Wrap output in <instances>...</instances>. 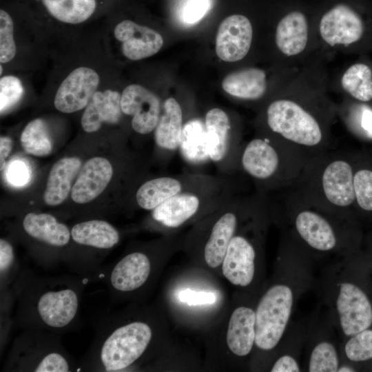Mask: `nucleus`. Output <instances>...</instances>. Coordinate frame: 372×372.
<instances>
[{
    "mask_svg": "<svg viewBox=\"0 0 372 372\" xmlns=\"http://www.w3.org/2000/svg\"><path fill=\"white\" fill-rule=\"evenodd\" d=\"M324 62L306 67L267 102L262 134L314 156L330 149L337 104L328 94Z\"/></svg>",
    "mask_w": 372,
    "mask_h": 372,
    "instance_id": "1",
    "label": "nucleus"
},
{
    "mask_svg": "<svg viewBox=\"0 0 372 372\" xmlns=\"http://www.w3.org/2000/svg\"><path fill=\"white\" fill-rule=\"evenodd\" d=\"M85 279L81 276H43L21 270L12 285L17 303L13 325L62 335L74 330L79 318Z\"/></svg>",
    "mask_w": 372,
    "mask_h": 372,
    "instance_id": "2",
    "label": "nucleus"
},
{
    "mask_svg": "<svg viewBox=\"0 0 372 372\" xmlns=\"http://www.w3.org/2000/svg\"><path fill=\"white\" fill-rule=\"evenodd\" d=\"M313 260L284 233L276 278L256 307L255 347L274 353L291 323L298 300L313 285Z\"/></svg>",
    "mask_w": 372,
    "mask_h": 372,
    "instance_id": "3",
    "label": "nucleus"
},
{
    "mask_svg": "<svg viewBox=\"0 0 372 372\" xmlns=\"http://www.w3.org/2000/svg\"><path fill=\"white\" fill-rule=\"evenodd\" d=\"M282 191L277 213L284 233L313 260H338L358 251L361 240L358 218L315 206L291 187Z\"/></svg>",
    "mask_w": 372,
    "mask_h": 372,
    "instance_id": "4",
    "label": "nucleus"
},
{
    "mask_svg": "<svg viewBox=\"0 0 372 372\" xmlns=\"http://www.w3.org/2000/svg\"><path fill=\"white\" fill-rule=\"evenodd\" d=\"M354 163L355 153L329 149L311 158L291 187L315 206L358 218L354 211Z\"/></svg>",
    "mask_w": 372,
    "mask_h": 372,
    "instance_id": "5",
    "label": "nucleus"
},
{
    "mask_svg": "<svg viewBox=\"0 0 372 372\" xmlns=\"http://www.w3.org/2000/svg\"><path fill=\"white\" fill-rule=\"evenodd\" d=\"M357 254L331 264L321 280L323 303L342 340L372 326V300L357 276Z\"/></svg>",
    "mask_w": 372,
    "mask_h": 372,
    "instance_id": "6",
    "label": "nucleus"
},
{
    "mask_svg": "<svg viewBox=\"0 0 372 372\" xmlns=\"http://www.w3.org/2000/svg\"><path fill=\"white\" fill-rule=\"evenodd\" d=\"M315 27L319 54H353L372 48V0H322Z\"/></svg>",
    "mask_w": 372,
    "mask_h": 372,
    "instance_id": "7",
    "label": "nucleus"
},
{
    "mask_svg": "<svg viewBox=\"0 0 372 372\" xmlns=\"http://www.w3.org/2000/svg\"><path fill=\"white\" fill-rule=\"evenodd\" d=\"M153 338L145 321L121 322L106 316L97 324L94 340L80 362L79 371L118 372L129 369L146 352Z\"/></svg>",
    "mask_w": 372,
    "mask_h": 372,
    "instance_id": "8",
    "label": "nucleus"
},
{
    "mask_svg": "<svg viewBox=\"0 0 372 372\" xmlns=\"http://www.w3.org/2000/svg\"><path fill=\"white\" fill-rule=\"evenodd\" d=\"M311 156L276 138L262 134L242 146L238 166L259 192L280 191L293 186Z\"/></svg>",
    "mask_w": 372,
    "mask_h": 372,
    "instance_id": "9",
    "label": "nucleus"
},
{
    "mask_svg": "<svg viewBox=\"0 0 372 372\" xmlns=\"http://www.w3.org/2000/svg\"><path fill=\"white\" fill-rule=\"evenodd\" d=\"M316 8V3L305 0L281 2L272 34L276 65L304 68L324 61L318 51Z\"/></svg>",
    "mask_w": 372,
    "mask_h": 372,
    "instance_id": "10",
    "label": "nucleus"
},
{
    "mask_svg": "<svg viewBox=\"0 0 372 372\" xmlns=\"http://www.w3.org/2000/svg\"><path fill=\"white\" fill-rule=\"evenodd\" d=\"M61 334L23 329L14 338L2 368L6 372H70L79 370L62 344Z\"/></svg>",
    "mask_w": 372,
    "mask_h": 372,
    "instance_id": "11",
    "label": "nucleus"
},
{
    "mask_svg": "<svg viewBox=\"0 0 372 372\" xmlns=\"http://www.w3.org/2000/svg\"><path fill=\"white\" fill-rule=\"evenodd\" d=\"M70 231V242L78 249L68 251L64 262L85 279L96 275L104 254L119 242L118 231L107 221L92 219L75 224Z\"/></svg>",
    "mask_w": 372,
    "mask_h": 372,
    "instance_id": "12",
    "label": "nucleus"
},
{
    "mask_svg": "<svg viewBox=\"0 0 372 372\" xmlns=\"http://www.w3.org/2000/svg\"><path fill=\"white\" fill-rule=\"evenodd\" d=\"M229 192L218 181L207 177L196 185L173 196L152 210V218L164 227L176 228L195 216L205 207L220 205Z\"/></svg>",
    "mask_w": 372,
    "mask_h": 372,
    "instance_id": "13",
    "label": "nucleus"
},
{
    "mask_svg": "<svg viewBox=\"0 0 372 372\" xmlns=\"http://www.w3.org/2000/svg\"><path fill=\"white\" fill-rule=\"evenodd\" d=\"M21 230L30 240L39 245L34 257L37 264L52 269L64 261L71 240L68 227L46 213H28L22 219Z\"/></svg>",
    "mask_w": 372,
    "mask_h": 372,
    "instance_id": "14",
    "label": "nucleus"
},
{
    "mask_svg": "<svg viewBox=\"0 0 372 372\" xmlns=\"http://www.w3.org/2000/svg\"><path fill=\"white\" fill-rule=\"evenodd\" d=\"M335 329L329 315L324 324L316 318L310 320L304 347L302 371L308 372H337L341 364L340 342L333 336Z\"/></svg>",
    "mask_w": 372,
    "mask_h": 372,
    "instance_id": "15",
    "label": "nucleus"
},
{
    "mask_svg": "<svg viewBox=\"0 0 372 372\" xmlns=\"http://www.w3.org/2000/svg\"><path fill=\"white\" fill-rule=\"evenodd\" d=\"M205 130L208 158L214 163L233 167L238 165L242 146L231 138V125L228 114L215 107L205 114Z\"/></svg>",
    "mask_w": 372,
    "mask_h": 372,
    "instance_id": "16",
    "label": "nucleus"
},
{
    "mask_svg": "<svg viewBox=\"0 0 372 372\" xmlns=\"http://www.w3.org/2000/svg\"><path fill=\"white\" fill-rule=\"evenodd\" d=\"M152 269V261L146 254L132 251L106 270L104 282L113 296L134 292L146 284Z\"/></svg>",
    "mask_w": 372,
    "mask_h": 372,
    "instance_id": "17",
    "label": "nucleus"
},
{
    "mask_svg": "<svg viewBox=\"0 0 372 372\" xmlns=\"http://www.w3.org/2000/svg\"><path fill=\"white\" fill-rule=\"evenodd\" d=\"M253 39L251 19L242 14H231L220 24L216 37V53L226 62L241 61L250 52Z\"/></svg>",
    "mask_w": 372,
    "mask_h": 372,
    "instance_id": "18",
    "label": "nucleus"
},
{
    "mask_svg": "<svg viewBox=\"0 0 372 372\" xmlns=\"http://www.w3.org/2000/svg\"><path fill=\"white\" fill-rule=\"evenodd\" d=\"M110 0H21V5L41 16L64 24H81L108 8Z\"/></svg>",
    "mask_w": 372,
    "mask_h": 372,
    "instance_id": "19",
    "label": "nucleus"
},
{
    "mask_svg": "<svg viewBox=\"0 0 372 372\" xmlns=\"http://www.w3.org/2000/svg\"><path fill=\"white\" fill-rule=\"evenodd\" d=\"M100 82L92 68L81 66L73 70L60 84L54 99L55 108L63 113L79 111L90 103Z\"/></svg>",
    "mask_w": 372,
    "mask_h": 372,
    "instance_id": "20",
    "label": "nucleus"
},
{
    "mask_svg": "<svg viewBox=\"0 0 372 372\" xmlns=\"http://www.w3.org/2000/svg\"><path fill=\"white\" fill-rule=\"evenodd\" d=\"M121 107L123 114L132 116V127L141 134H147L155 130L161 113L158 97L138 84L129 85L123 90Z\"/></svg>",
    "mask_w": 372,
    "mask_h": 372,
    "instance_id": "21",
    "label": "nucleus"
},
{
    "mask_svg": "<svg viewBox=\"0 0 372 372\" xmlns=\"http://www.w3.org/2000/svg\"><path fill=\"white\" fill-rule=\"evenodd\" d=\"M257 256L255 242L247 235L236 234L223 261V276L234 285L249 286L256 276Z\"/></svg>",
    "mask_w": 372,
    "mask_h": 372,
    "instance_id": "22",
    "label": "nucleus"
},
{
    "mask_svg": "<svg viewBox=\"0 0 372 372\" xmlns=\"http://www.w3.org/2000/svg\"><path fill=\"white\" fill-rule=\"evenodd\" d=\"M114 34L121 43L123 55L132 61L152 56L163 45V37L158 32L130 19H123L117 23Z\"/></svg>",
    "mask_w": 372,
    "mask_h": 372,
    "instance_id": "23",
    "label": "nucleus"
},
{
    "mask_svg": "<svg viewBox=\"0 0 372 372\" xmlns=\"http://www.w3.org/2000/svg\"><path fill=\"white\" fill-rule=\"evenodd\" d=\"M206 178L189 175L167 176L149 180L136 191V203L141 208L152 211L169 198L196 185Z\"/></svg>",
    "mask_w": 372,
    "mask_h": 372,
    "instance_id": "24",
    "label": "nucleus"
},
{
    "mask_svg": "<svg viewBox=\"0 0 372 372\" xmlns=\"http://www.w3.org/2000/svg\"><path fill=\"white\" fill-rule=\"evenodd\" d=\"M225 92L247 102H258L271 92L269 74L256 67L242 68L227 74L222 82Z\"/></svg>",
    "mask_w": 372,
    "mask_h": 372,
    "instance_id": "25",
    "label": "nucleus"
},
{
    "mask_svg": "<svg viewBox=\"0 0 372 372\" xmlns=\"http://www.w3.org/2000/svg\"><path fill=\"white\" fill-rule=\"evenodd\" d=\"M111 163L103 157L87 160L79 172L71 191L72 199L76 203H87L98 197L112 179Z\"/></svg>",
    "mask_w": 372,
    "mask_h": 372,
    "instance_id": "26",
    "label": "nucleus"
},
{
    "mask_svg": "<svg viewBox=\"0 0 372 372\" xmlns=\"http://www.w3.org/2000/svg\"><path fill=\"white\" fill-rule=\"evenodd\" d=\"M310 320L291 323L276 351L271 372H300L302 371L301 357L304 353Z\"/></svg>",
    "mask_w": 372,
    "mask_h": 372,
    "instance_id": "27",
    "label": "nucleus"
},
{
    "mask_svg": "<svg viewBox=\"0 0 372 372\" xmlns=\"http://www.w3.org/2000/svg\"><path fill=\"white\" fill-rule=\"evenodd\" d=\"M121 94L114 90L96 91L82 115L81 124L88 133L99 130L103 123H118L122 116Z\"/></svg>",
    "mask_w": 372,
    "mask_h": 372,
    "instance_id": "28",
    "label": "nucleus"
},
{
    "mask_svg": "<svg viewBox=\"0 0 372 372\" xmlns=\"http://www.w3.org/2000/svg\"><path fill=\"white\" fill-rule=\"evenodd\" d=\"M256 309L240 306L232 312L227 332L229 350L238 357L249 355L255 346Z\"/></svg>",
    "mask_w": 372,
    "mask_h": 372,
    "instance_id": "29",
    "label": "nucleus"
},
{
    "mask_svg": "<svg viewBox=\"0 0 372 372\" xmlns=\"http://www.w3.org/2000/svg\"><path fill=\"white\" fill-rule=\"evenodd\" d=\"M336 84L344 97L372 103V62L360 59L348 65L341 71Z\"/></svg>",
    "mask_w": 372,
    "mask_h": 372,
    "instance_id": "30",
    "label": "nucleus"
},
{
    "mask_svg": "<svg viewBox=\"0 0 372 372\" xmlns=\"http://www.w3.org/2000/svg\"><path fill=\"white\" fill-rule=\"evenodd\" d=\"M183 121V111L178 102L172 97L167 99L154 130V139L158 147L172 153L180 147Z\"/></svg>",
    "mask_w": 372,
    "mask_h": 372,
    "instance_id": "31",
    "label": "nucleus"
},
{
    "mask_svg": "<svg viewBox=\"0 0 372 372\" xmlns=\"http://www.w3.org/2000/svg\"><path fill=\"white\" fill-rule=\"evenodd\" d=\"M81 165V161L77 157H65L55 163L50 172L43 194L48 205L56 206L66 199Z\"/></svg>",
    "mask_w": 372,
    "mask_h": 372,
    "instance_id": "32",
    "label": "nucleus"
},
{
    "mask_svg": "<svg viewBox=\"0 0 372 372\" xmlns=\"http://www.w3.org/2000/svg\"><path fill=\"white\" fill-rule=\"evenodd\" d=\"M337 116L346 128L362 141L372 143V105L347 97L337 104Z\"/></svg>",
    "mask_w": 372,
    "mask_h": 372,
    "instance_id": "33",
    "label": "nucleus"
},
{
    "mask_svg": "<svg viewBox=\"0 0 372 372\" xmlns=\"http://www.w3.org/2000/svg\"><path fill=\"white\" fill-rule=\"evenodd\" d=\"M353 187L357 218H372V153L355 154Z\"/></svg>",
    "mask_w": 372,
    "mask_h": 372,
    "instance_id": "34",
    "label": "nucleus"
},
{
    "mask_svg": "<svg viewBox=\"0 0 372 372\" xmlns=\"http://www.w3.org/2000/svg\"><path fill=\"white\" fill-rule=\"evenodd\" d=\"M340 351L342 362L351 364L357 371L358 365L372 361V328L343 339Z\"/></svg>",
    "mask_w": 372,
    "mask_h": 372,
    "instance_id": "35",
    "label": "nucleus"
},
{
    "mask_svg": "<svg viewBox=\"0 0 372 372\" xmlns=\"http://www.w3.org/2000/svg\"><path fill=\"white\" fill-rule=\"evenodd\" d=\"M23 149L28 154L45 156L52 150V143L45 122L36 118L29 122L20 136Z\"/></svg>",
    "mask_w": 372,
    "mask_h": 372,
    "instance_id": "36",
    "label": "nucleus"
},
{
    "mask_svg": "<svg viewBox=\"0 0 372 372\" xmlns=\"http://www.w3.org/2000/svg\"><path fill=\"white\" fill-rule=\"evenodd\" d=\"M20 272L14 247L5 238L0 239V292L9 291Z\"/></svg>",
    "mask_w": 372,
    "mask_h": 372,
    "instance_id": "37",
    "label": "nucleus"
},
{
    "mask_svg": "<svg viewBox=\"0 0 372 372\" xmlns=\"http://www.w3.org/2000/svg\"><path fill=\"white\" fill-rule=\"evenodd\" d=\"M17 47L14 39V21L4 8L0 10V63H7L14 59Z\"/></svg>",
    "mask_w": 372,
    "mask_h": 372,
    "instance_id": "38",
    "label": "nucleus"
},
{
    "mask_svg": "<svg viewBox=\"0 0 372 372\" xmlns=\"http://www.w3.org/2000/svg\"><path fill=\"white\" fill-rule=\"evenodd\" d=\"M23 94V87L19 78L12 75L3 76L0 79L1 114L15 105Z\"/></svg>",
    "mask_w": 372,
    "mask_h": 372,
    "instance_id": "39",
    "label": "nucleus"
},
{
    "mask_svg": "<svg viewBox=\"0 0 372 372\" xmlns=\"http://www.w3.org/2000/svg\"><path fill=\"white\" fill-rule=\"evenodd\" d=\"M6 167V178L10 185L20 187L30 181L31 171L24 161L19 159L12 160Z\"/></svg>",
    "mask_w": 372,
    "mask_h": 372,
    "instance_id": "40",
    "label": "nucleus"
},
{
    "mask_svg": "<svg viewBox=\"0 0 372 372\" xmlns=\"http://www.w3.org/2000/svg\"><path fill=\"white\" fill-rule=\"evenodd\" d=\"M209 7L208 0H189L183 10V19L192 24L200 20Z\"/></svg>",
    "mask_w": 372,
    "mask_h": 372,
    "instance_id": "41",
    "label": "nucleus"
},
{
    "mask_svg": "<svg viewBox=\"0 0 372 372\" xmlns=\"http://www.w3.org/2000/svg\"><path fill=\"white\" fill-rule=\"evenodd\" d=\"M178 298L180 302L189 305L211 304L216 301V296L211 292L196 291L189 289L181 291Z\"/></svg>",
    "mask_w": 372,
    "mask_h": 372,
    "instance_id": "42",
    "label": "nucleus"
},
{
    "mask_svg": "<svg viewBox=\"0 0 372 372\" xmlns=\"http://www.w3.org/2000/svg\"><path fill=\"white\" fill-rule=\"evenodd\" d=\"M12 147V141L10 138L1 136L0 138V160L1 170H4L6 167V158L9 155Z\"/></svg>",
    "mask_w": 372,
    "mask_h": 372,
    "instance_id": "43",
    "label": "nucleus"
},
{
    "mask_svg": "<svg viewBox=\"0 0 372 372\" xmlns=\"http://www.w3.org/2000/svg\"><path fill=\"white\" fill-rule=\"evenodd\" d=\"M357 369L351 364L342 362L337 372H354Z\"/></svg>",
    "mask_w": 372,
    "mask_h": 372,
    "instance_id": "44",
    "label": "nucleus"
},
{
    "mask_svg": "<svg viewBox=\"0 0 372 372\" xmlns=\"http://www.w3.org/2000/svg\"><path fill=\"white\" fill-rule=\"evenodd\" d=\"M2 70H3V68H2V65H1V66H0V71H1L0 74L1 75L2 74Z\"/></svg>",
    "mask_w": 372,
    "mask_h": 372,
    "instance_id": "45",
    "label": "nucleus"
},
{
    "mask_svg": "<svg viewBox=\"0 0 372 372\" xmlns=\"http://www.w3.org/2000/svg\"><path fill=\"white\" fill-rule=\"evenodd\" d=\"M372 62V61H371Z\"/></svg>",
    "mask_w": 372,
    "mask_h": 372,
    "instance_id": "46",
    "label": "nucleus"
}]
</instances>
